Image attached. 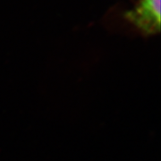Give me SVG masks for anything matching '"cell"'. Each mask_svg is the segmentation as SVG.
I'll return each instance as SVG.
<instances>
[{
	"mask_svg": "<svg viewBox=\"0 0 161 161\" xmlns=\"http://www.w3.org/2000/svg\"><path fill=\"white\" fill-rule=\"evenodd\" d=\"M125 16L143 33L155 34L160 30V0H139Z\"/></svg>",
	"mask_w": 161,
	"mask_h": 161,
	"instance_id": "6da1fadb",
	"label": "cell"
}]
</instances>
